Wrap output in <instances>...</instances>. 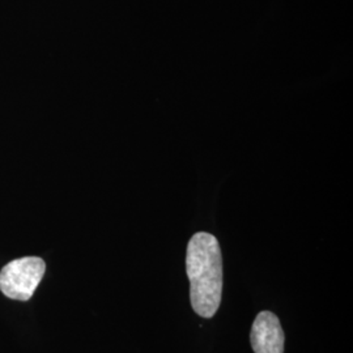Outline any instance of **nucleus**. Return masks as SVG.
Segmentation results:
<instances>
[{
	"label": "nucleus",
	"instance_id": "f257e3e1",
	"mask_svg": "<svg viewBox=\"0 0 353 353\" xmlns=\"http://www.w3.org/2000/svg\"><path fill=\"white\" fill-rule=\"evenodd\" d=\"M186 272L194 312L203 318H212L223 294V256L214 236L199 232L191 237L186 252Z\"/></svg>",
	"mask_w": 353,
	"mask_h": 353
},
{
	"label": "nucleus",
	"instance_id": "f03ea898",
	"mask_svg": "<svg viewBox=\"0 0 353 353\" xmlns=\"http://www.w3.org/2000/svg\"><path fill=\"white\" fill-rule=\"evenodd\" d=\"M46 263L38 256H24L4 265L0 271L1 293L16 301H29L45 275Z\"/></svg>",
	"mask_w": 353,
	"mask_h": 353
},
{
	"label": "nucleus",
	"instance_id": "7ed1b4c3",
	"mask_svg": "<svg viewBox=\"0 0 353 353\" xmlns=\"http://www.w3.org/2000/svg\"><path fill=\"white\" fill-rule=\"evenodd\" d=\"M250 341L254 353H284L285 336L278 316L261 312L252 322Z\"/></svg>",
	"mask_w": 353,
	"mask_h": 353
}]
</instances>
